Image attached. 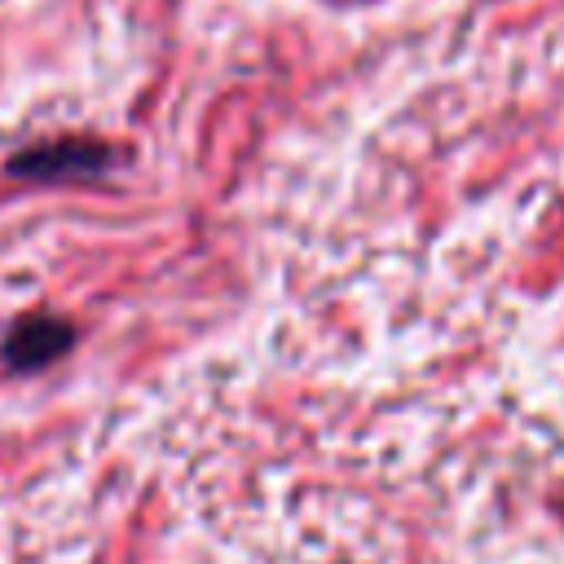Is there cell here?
Masks as SVG:
<instances>
[{
  "mask_svg": "<svg viewBox=\"0 0 564 564\" xmlns=\"http://www.w3.org/2000/svg\"><path fill=\"white\" fill-rule=\"evenodd\" d=\"M106 163H110V150L97 141H48V145L22 150L9 167L35 181H53V176H88V172H101Z\"/></svg>",
  "mask_w": 564,
  "mask_h": 564,
  "instance_id": "6da1fadb",
  "label": "cell"
},
{
  "mask_svg": "<svg viewBox=\"0 0 564 564\" xmlns=\"http://www.w3.org/2000/svg\"><path fill=\"white\" fill-rule=\"evenodd\" d=\"M70 344V330L57 326L53 317H26L9 339H4V361L13 370H35L44 361H53L62 348Z\"/></svg>",
  "mask_w": 564,
  "mask_h": 564,
  "instance_id": "7a4b0ae2",
  "label": "cell"
}]
</instances>
